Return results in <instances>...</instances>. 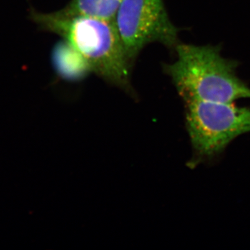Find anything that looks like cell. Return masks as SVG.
<instances>
[{
    "mask_svg": "<svg viewBox=\"0 0 250 250\" xmlns=\"http://www.w3.org/2000/svg\"><path fill=\"white\" fill-rule=\"evenodd\" d=\"M29 19L41 31L60 36L85 59L93 73L135 96L133 67L126 57L114 21L86 16H63L29 10Z\"/></svg>",
    "mask_w": 250,
    "mask_h": 250,
    "instance_id": "cell-1",
    "label": "cell"
},
{
    "mask_svg": "<svg viewBox=\"0 0 250 250\" xmlns=\"http://www.w3.org/2000/svg\"><path fill=\"white\" fill-rule=\"evenodd\" d=\"M123 0H71L56 11L63 16H86L114 21Z\"/></svg>",
    "mask_w": 250,
    "mask_h": 250,
    "instance_id": "cell-6",
    "label": "cell"
},
{
    "mask_svg": "<svg viewBox=\"0 0 250 250\" xmlns=\"http://www.w3.org/2000/svg\"><path fill=\"white\" fill-rule=\"evenodd\" d=\"M187 125L195 154L210 158L233 140L250 132V108L233 103H186Z\"/></svg>",
    "mask_w": 250,
    "mask_h": 250,
    "instance_id": "cell-3",
    "label": "cell"
},
{
    "mask_svg": "<svg viewBox=\"0 0 250 250\" xmlns=\"http://www.w3.org/2000/svg\"><path fill=\"white\" fill-rule=\"evenodd\" d=\"M131 66L143 48L154 42L169 49L179 43L164 0H123L114 20Z\"/></svg>",
    "mask_w": 250,
    "mask_h": 250,
    "instance_id": "cell-4",
    "label": "cell"
},
{
    "mask_svg": "<svg viewBox=\"0 0 250 250\" xmlns=\"http://www.w3.org/2000/svg\"><path fill=\"white\" fill-rule=\"evenodd\" d=\"M174 51L177 59L163 68L185 103L250 98V87L236 75L238 64L222 57L218 47L179 43Z\"/></svg>",
    "mask_w": 250,
    "mask_h": 250,
    "instance_id": "cell-2",
    "label": "cell"
},
{
    "mask_svg": "<svg viewBox=\"0 0 250 250\" xmlns=\"http://www.w3.org/2000/svg\"><path fill=\"white\" fill-rule=\"evenodd\" d=\"M52 62L56 72L62 80L80 81L92 72L83 56L63 39L54 45Z\"/></svg>",
    "mask_w": 250,
    "mask_h": 250,
    "instance_id": "cell-5",
    "label": "cell"
}]
</instances>
